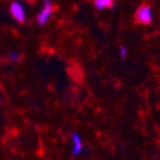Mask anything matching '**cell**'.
Listing matches in <instances>:
<instances>
[{"instance_id": "obj_3", "label": "cell", "mask_w": 160, "mask_h": 160, "mask_svg": "<svg viewBox=\"0 0 160 160\" xmlns=\"http://www.w3.org/2000/svg\"><path fill=\"white\" fill-rule=\"evenodd\" d=\"M9 10H10V14H12V17L14 21H17L18 23H24L26 22V18H27L26 8L19 0H13V2L10 3Z\"/></svg>"}, {"instance_id": "obj_6", "label": "cell", "mask_w": 160, "mask_h": 160, "mask_svg": "<svg viewBox=\"0 0 160 160\" xmlns=\"http://www.w3.org/2000/svg\"><path fill=\"white\" fill-rule=\"evenodd\" d=\"M8 58H9V60H12V62H19L21 55L18 54V52H16V51H9V52H8Z\"/></svg>"}, {"instance_id": "obj_7", "label": "cell", "mask_w": 160, "mask_h": 160, "mask_svg": "<svg viewBox=\"0 0 160 160\" xmlns=\"http://www.w3.org/2000/svg\"><path fill=\"white\" fill-rule=\"evenodd\" d=\"M127 54H128V49H127V46L122 45L121 48H119V55H121L122 59H124V58L127 57Z\"/></svg>"}, {"instance_id": "obj_4", "label": "cell", "mask_w": 160, "mask_h": 160, "mask_svg": "<svg viewBox=\"0 0 160 160\" xmlns=\"http://www.w3.org/2000/svg\"><path fill=\"white\" fill-rule=\"evenodd\" d=\"M71 141H72V155L74 156L81 155L83 151V142H82L81 136L78 133H72Z\"/></svg>"}, {"instance_id": "obj_8", "label": "cell", "mask_w": 160, "mask_h": 160, "mask_svg": "<svg viewBox=\"0 0 160 160\" xmlns=\"http://www.w3.org/2000/svg\"><path fill=\"white\" fill-rule=\"evenodd\" d=\"M0 104H2V98H0Z\"/></svg>"}, {"instance_id": "obj_5", "label": "cell", "mask_w": 160, "mask_h": 160, "mask_svg": "<svg viewBox=\"0 0 160 160\" xmlns=\"http://www.w3.org/2000/svg\"><path fill=\"white\" fill-rule=\"evenodd\" d=\"M92 3L98 10H105L114 7V0H92Z\"/></svg>"}, {"instance_id": "obj_1", "label": "cell", "mask_w": 160, "mask_h": 160, "mask_svg": "<svg viewBox=\"0 0 160 160\" xmlns=\"http://www.w3.org/2000/svg\"><path fill=\"white\" fill-rule=\"evenodd\" d=\"M54 14V4H52V0H42V7L40 9L38 14L36 16V21L38 23V26H45L50 18Z\"/></svg>"}, {"instance_id": "obj_2", "label": "cell", "mask_w": 160, "mask_h": 160, "mask_svg": "<svg viewBox=\"0 0 160 160\" xmlns=\"http://www.w3.org/2000/svg\"><path fill=\"white\" fill-rule=\"evenodd\" d=\"M154 18V13H152V8L148 4H143L141 7L137 8L136 14H135V19L137 23L140 24H150L152 22Z\"/></svg>"}]
</instances>
